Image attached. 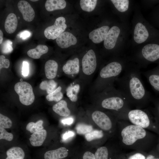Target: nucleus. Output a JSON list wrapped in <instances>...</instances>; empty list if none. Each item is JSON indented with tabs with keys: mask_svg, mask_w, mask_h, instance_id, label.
Returning a JSON list of instances; mask_svg holds the SVG:
<instances>
[{
	"mask_svg": "<svg viewBox=\"0 0 159 159\" xmlns=\"http://www.w3.org/2000/svg\"><path fill=\"white\" fill-rule=\"evenodd\" d=\"M140 67L135 63H128L122 75L116 80L119 89L128 102L143 104L151 99V95L142 81Z\"/></svg>",
	"mask_w": 159,
	"mask_h": 159,
	"instance_id": "f257e3e1",
	"label": "nucleus"
},
{
	"mask_svg": "<svg viewBox=\"0 0 159 159\" xmlns=\"http://www.w3.org/2000/svg\"><path fill=\"white\" fill-rule=\"evenodd\" d=\"M135 13L132 30L134 44H140L159 39V30L146 21L139 12Z\"/></svg>",
	"mask_w": 159,
	"mask_h": 159,
	"instance_id": "f03ea898",
	"label": "nucleus"
},
{
	"mask_svg": "<svg viewBox=\"0 0 159 159\" xmlns=\"http://www.w3.org/2000/svg\"><path fill=\"white\" fill-rule=\"evenodd\" d=\"M140 68L159 62V39L147 42L130 58Z\"/></svg>",
	"mask_w": 159,
	"mask_h": 159,
	"instance_id": "7ed1b4c3",
	"label": "nucleus"
},
{
	"mask_svg": "<svg viewBox=\"0 0 159 159\" xmlns=\"http://www.w3.org/2000/svg\"><path fill=\"white\" fill-rule=\"evenodd\" d=\"M128 62L122 57L111 62L103 67L100 72V76L102 81L103 87H105L116 80L123 72Z\"/></svg>",
	"mask_w": 159,
	"mask_h": 159,
	"instance_id": "20e7f679",
	"label": "nucleus"
},
{
	"mask_svg": "<svg viewBox=\"0 0 159 159\" xmlns=\"http://www.w3.org/2000/svg\"><path fill=\"white\" fill-rule=\"evenodd\" d=\"M103 96L104 97L101 102V106L107 109L120 110L125 107L128 102L119 90L111 86L107 87Z\"/></svg>",
	"mask_w": 159,
	"mask_h": 159,
	"instance_id": "39448f33",
	"label": "nucleus"
},
{
	"mask_svg": "<svg viewBox=\"0 0 159 159\" xmlns=\"http://www.w3.org/2000/svg\"><path fill=\"white\" fill-rule=\"evenodd\" d=\"M146 132L143 128L135 125H129L122 130L121 135L122 141L125 144L131 145L138 140L144 138Z\"/></svg>",
	"mask_w": 159,
	"mask_h": 159,
	"instance_id": "423d86ee",
	"label": "nucleus"
},
{
	"mask_svg": "<svg viewBox=\"0 0 159 159\" xmlns=\"http://www.w3.org/2000/svg\"><path fill=\"white\" fill-rule=\"evenodd\" d=\"M125 27L123 24L121 27L115 25L110 28L104 41V46L106 49H113L119 38L126 37L127 31Z\"/></svg>",
	"mask_w": 159,
	"mask_h": 159,
	"instance_id": "0eeeda50",
	"label": "nucleus"
},
{
	"mask_svg": "<svg viewBox=\"0 0 159 159\" xmlns=\"http://www.w3.org/2000/svg\"><path fill=\"white\" fill-rule=\"evenodd\" d=\"M14 90L18 95L20 102L25 105L32 104L34 102L35 96L32 87L26 82H19L14 86Z\"/></svg>",
	"mask_w": 159,
	"mask_h": 159,
	"instance_id": "6e6552de",
	"label": "nucleus"
},
{
	"mask_svg": "<svg viewBox=\"0 0 159 159\" xmlns=\"http://www.w3.org/2000/svg\"><path fill=\"white\" fill-rule=\"evenodd\" d=\"M65 18L61 16L57 18L54 24L47 27L44 31L45 37L48 39H56L64 32L67 27Z\"/></svg>",
	"mask_w": 159,
	"mask_h": 159,
	"instance_id": "1a4fd4ad",
	"label": "nucleus"
},
{
	"mask_svg": "<svg viewBox=\"0 0 159 159\" xmlns=\"http://www.w3.org/2000/svg\"><path fill=\"white\" fill-rule=\"evenodd\" d=\"M128 116L130 121L133 124L143 128L148 127L150 124V121L147 114L140 109H135L130 111Z\"/></svg>",
	"mask_w": 159,
	"mask_h": 159,
	"instance_id": "9d476101",
	"label": "nucleus"
},
{
	"mask_svg": "<svg viewBox=\"0 0 159 159\" xmlns=\"http://www.w3.org/2000/svg\"><path fill=\"white\" fill-rule=\"evenodd\" d=\"M82 63L84 74L90 75L95 72L97 67V59L95 53L93 50H88L84 55Z\"/></svg>",
	"mask_w": 159,
	"mask_h": 159,
	"instance_id": "9b49d317",
	"label": "nucleus"
},
{
	"mask_svg": "<svg viewBox=\"0 0 159 159\" xmlns=\"http://www.w3.org/2000/svg\"><path fill=\"white\" fill-rule=\"evenodd\" d=\"M92 117L94 122L101 129L108 130L112 127L111 121L105 113L100 111H95L92 113Z\"/></svg>",
	"mask_w": 159,
	"mask_h": 159,
	"instance_id": "f8f14e48",
	"label": "nucleus"
},
{
	"mask_svg": "<svg viewBox=\"0 0 159 159\" xmlns=\"http://www.w3.org/2000/svg\"><path fill=\"white\" fill-rule=\"evenodd\" d=\"M142 73L154 91L159 93V62L155 67Z\"/></svg>",
	"mask_w": 159,
	"mask_h": 159,
	"instance_id": "ddd939ff",
	"label": "nucleus"
},
{
	"mask_svg": "<svg viewBox=\"0 0 159 159\" xmlns=\"http://www.w3.org/2000/svg\"><path fill=\"white\" fill-rule=\"evenodd\" d=\"M56 41L58 46L62 48H68L76 44L77 42L75 37L68 32H63L56 39Z\"/></svg>",
	"mask_w": 159,
	"mask_h": 159,
	"instance_id": "4468645a",
	"label": "nucleus"
},
{
	"mask_svg": "<svg viewBox=\"0 0 159 159\" xmlns=\"http://www.w3.org/2000/svg\"><path fill=\"white\" fill-rule=\"evenodd\" d=\"M17 6L24 20L30 22L34 19L35 12L29 3L25 0H21L18 2Z\"/></svg>",
	"mask_w": 159,
	"mask_h": 159,
	"instance_id": "2eb2a0df",
	"label": "nucleus"
},
{
	"mask_svg": "<svg viewBox=\"0 0 159 159\" xmlns=\"http://www.w3.org/2000/svg\"><path fill=\"white\" fill-rule=\"evenodd\" d=\"M110 28L108 25H104L95 29L89 34V39L95 43H99L104 41Z\"/></svg>",
	"mask_w": 159,
	"mask_h": 159,
	"instance_id": "dca6fc26",
	"label": "nucleus"
},
{
	"mask_svg": "<svg viewBox=\"0 0 159 159\" xmlns=\"http://www.w3.org/2000/svg\"><path fill=\"white\" fill-rule=\"evenodd\" d=\"M62 69L64 72L67 74H77L80 70L79 59L75 58L73 59L68 60L63 66Z\"/></svg>",
	"mask_w": 159,
	"mask_h": 159,
	"instance_id": "f3484780",
	"label": "nucleus"
},
{
	"mask_svg": "<svg viewBox=\"0 0 159 159\" xmlns=\"http://www.w3.org/2000/svg\"><path fill=\"white\" fill-rule=\"evenodd\" d=\"M68 155L67 149L63 147L57 149L48 150L44 154V159H61L66 157Z\"/></svg>",
	"mask_w": 159,
	"mask_h": 159,
	"instance_id": "a211bd4d",
	"label": "nucleus"
},
{
	"mask_svg": "<svg viewBox=\"0 0 159 159\" xmlns=\"http://www.w3.org/2000/svg\"><path fill=\"white\" fill-rule=\"evenodd\" d=\"M47 134V131L44 129H42L33 133L29 138L32 145L34 147L41 146L46 138Z\"/></svg>",
	"mask_w": 159,
	"mask_h": 159,
	"instance_id": "6ab92c4d",
	"label": "nucleus"
},
{
	"mask_svg": "<svg viewBox=\"0 0 159 159\" xmlns=\"http://www.w3.org/2000/svg\"><path fill=\"white\" fill-rule=\"evenodd\" d=\"M58 64L55 61L49 60L46 62L44 66L45 75L49 79H52L56 77L57 74Z\"/></svg>",
	"mask_w": 159,
	"mask_h": 159,
	"instance_id": "aec40b11",
	"label": "nucleus"
},
{
	"mask_svg": "<svg viewBox=\"0 0 159 159\" xmlns=\"http://www.w3.org/2000/svg\"><path fill=\"white\" fill-rule=\"evenodd\" d=\"M18 25V20L16 15L13 13L8 14L4 23V28L6 32L11 34L16 30Z\"/></svg>",
	"mask_w": 159,
	"mask_h": 159,
	"instance_id": "412c9836",
	"label": "nucleus"
},
{
	"mask_svg": "<svg viewBox=\"0 0 159 159\" xmlns=\"http://www.w3.org/2000/svg\"><path fill=\"white\" fill-rule=\"evenodd\" d=\"M52 109L55 113L62 117H67L70 114V111L67 107V103L63 100L54 105Z\"/></svg>",
	"mask_w": 159,
	"mask_h": 159,
	"instance_id": "4be33fe9",
	"label": "nucleus"
},
{
	"mask_svg": "<svg viewBox=\"0 0 159 159\" xmlns=\"http://www.w3.org/2000/svg\"><path fill=\"white\" fill-rule=\"evenodd\" d=\"M6 157L5 159H24L25 153L23 150L18 147H13L6 152Z\"/></svg>",
	"mask_w": 159,
	"mask_h": 159,
	"instance_id": "5701e85b",
	"label": "nucleus"
},
{
	"mask_svg": "<svg viewBox=\"0 0 159 159\" xmlns=\"http://www.w3.org/2000/svg\"><path fill=\"white\" fill-rule=\"evenodd\" d=\"M66 6V2L64 0H47L45 4L46 9L49 11L64 9Z\"/></svg>",
	"mask_w": 159,
	"mask_h": 159,
	"instance_id": "b1692460",
	"label": "nucleus"
},
{
	"mask_svg": "<svg viewBox=\"0 0 159 159\" xmlns=\"http://www.w3.org/2000/svg\"><path fill=\"white\" fill-rule=\"evenodd\" d=\"M48 48L46 45L39 44L34 49L29 50L27 52L28 55L34 59H39L43 54L47 53Z\"/></svg>",
	"mask_w": 159,
	"mask_h": 159,
	"instance_id": "393cba45",
	"label": "nucleus"
},
{
	"mask_svg": "<svg viewBox=\"0 0 159 159\" xmlns=\"http://www.w3.org/2000/svg\"><path fill=\"white\" fill-rule=\"evenodd\" d=\"M115 8L122 14H124L129 10L130 1L128 0H111Z\"/></svg>",
	"mask_w": 159,
	"mask_h": 159,
	"instance_id": "a878e982",
	"label": "nucleus"
},
{
	"mask_svg": "<svg viewBox=\"0 0 159 159\" xmlns=\"http://www.w3.org/2000/svg\"><path fill=\"white\" fill-rule=\"evenodd\" d=\"M57 84L53 80H45L42 82L40 84V88L43 90H46L49 94L53 92L56 88Z\"/></svg>",
	"mask_w": 159,
	"mask_h": 159,
	"instance_id": "bb28decb",
	"label": "nucleus"
},
{
	"mask_svg": "<svg viewBox=\"0 0 159 159\" xmlns=\"http://www.w3.org/2000/svg\"><path fill=\"white\" fill-rule=\"evenodd\" d=\"M80 86L78 84L70 86L67 89V95L72 102H76L77 100V94L79 92Z\"/></svg>",
	"mask_w": 159,
	"mask_h": 159,
	"instance_id": "cd10ccee",
	"label": "nucleus"
},
{
	"mask_svg": "<svg viewBox=\"0 0 159 159\" xmlns=\"http://www.w3.org/2000/svg\"><path fill=\"white\" fill-rule=\"evenodd\" d=\"M97 1V0H81L80 5L81 8L83 11L91 12L95 9Z\"/></svg>",
	"mask_w": 159,
	"mask_h": 159,
	"instance_id": "c85d7f7f",
	"label": "nucleus"
},
{
	"mask_svg": "<svg viewBox=\"0 0 159 159\" xmlns=\"http://www.w3.org/2000/svg\"><path fill=\"white\" fill-rule=\"evenodd\" d=\"M62 88L60 86L57 87L54 91L46 96V99L49 101L59 102L63 98V95L61 92Z\"/></svg>",
	"mask_w": 159,
	"mask_h": 159,
	"instance_id": "c756f323",
	"label": "nucleus"
},
{
	"mask_svg": "<svg viewBox=\"0 0 159 159\" xmlns=\"http://www.w3.org/2000/svg\"><path fill=\"white\" fill-rule=\"evenodd\" d=\"M151 24L159 30V4L153 9L151 14Z\"/></svg>",
	"mask_w": 159,
	"mask_h": 159,
	"instance_id": "7c9ffc66",
	"label": "nucleus"
},
{
	"mask_svg": "<svg viewBox=\"0 0 159 159\" xmlns=\"http://www.w3.org/2000/svg\"><path fill=\"white\" fill-rule=\"evenodd\" d=\"M43 122L42 120H39L35 123L30 122L26 126V130L31 133L43 129L42 126Z\"/></svg>",
	"mask_w": 159,
	"mask_h": 159,
	"instance_id": "2f4dec72",
	"label": "nucleus"
},
{
	"mask_svg": "<svg viewBox=\"0 0 159 159\" xmlns=\"http://www.w3.org/2000/svg\"><path fill=\"white\" fill-rule=\"evenodd\" d=\"M103 136V133L101 130H94L85 134L86 140L89 142L93 140L100 139Z\"/></svg>",
	"mask_w": 159,
	"mask_h": 159,
	"instance_id": "473e14b6",
	"label": "nucleus"
},
{
	"mask_svg": "<svg viewBox=\"0 0 159 159\" xmlns=\"http://www.w3.org/2000/svg\"><path fill=\"white\" fill-rule=\"evenodd\" d=\"M76 130L78 134L84 135L92 131L93 127L91 125L80 123L77 125Z\"/></svg>",
	"mask_w": 159,
	"mask_h": 159,
	"instance_id": "72a5a7b5",
	"label": "nucleus"
},
{
	"mask_svg": "<svg viewBox=\"0 0 159 159\" xmlns=\"http://www.w3.org/2000/svg\"><path fill=\"white\" fill-rule=\"evenodd\" d=\"M95 155V159H108V151L107 148L103 146L98 148Z\"/></svg>",
	"mask_w": 159,
	"mask_h": 159,
	"instance_id": "f704fd0d",
	"label": "nucleus"
},
{
	"mask_svg": "<svg viewBox=\"0 0 159 159\" xmlns=\"http://www.w3.org/2000/svg\"><path fill=\"white\" fill-rule=\"evenodd\" d=\"M12 125L11 120L8 117L0 114V127L4 128H9Z\"/></svg>",
	"mask_w": 159,
	"mask_h": 159,
	"instance_id": "c9c22d12",
	"label": "nucleus"
},
{
	"mask_svg": "<svg viewBox=\"0 0 159 159\" xmlns=\"http://www.w3.org/2000/svg\"><path fill=\"white\" fill-rule=\"evenodd\" d=\"M13 138L12 133L7 132L4 128L0 127V139H5L8 141H11Z\"/></svg>",
	"mask_w": 159,
	"mask_h": 159,
	"instance_id": "e433bc0d",
	"label": "nucleus"
},
{
	"mask_svg": "<svg viewBox=\"0 0 159 159\" xmlns=\"http://www.w3.org/2000/svg\"><path fill=\"white\" fill-rule=\"evenodd\" d=\"M12 42L9 40H7L3 43L1 49L2 53L7 54L11 52L13 50Z\"/></svg>",
	"mask_w": 159,
	"mask_h": 159,
	"instance_id": "4c0bfd02",
	"label": "nucleus"
},
{
	"mask_svg": "<svg viewBox=\"0 0 159 159\" xmlns=\"http://www.w3.org/2000/svg\"><path fill=\"white\" fill-rule=\"evenodd\" d=\"M10 65V62L9 59H6L3 55L0 56V69L2 68H8Z\"/></svg>",
	"mask_w": 159,
	"mask_h": 159,
	"instance_id": "58836bf2",
	"label": "nucleus"
},
{
	"mask_svg": "<svg viewBox=\"0 0 159 159\" xmlns=\"http://www.w3.org/2000/svg\"><path fill=\"white\" fill-rule=\"evenodd\" d=\"M75 134L74 132L72 131H68L63 134L62 136V141H65L70 138L74 137Z\"/></svg>",
	"mask_w": 159,
	"mask_h": 159,
	"instance_id": "ea45409f",
	"label": "nucleus"
},
{
	"mask_svg": "<svg viewBox=\"0 0 159 159\" xmlns=\"http://www.w3.org/2000/svg\"><path fill=\"white\" fill-rule=\"evenodd\" d=\"M29 64L28 62L24 61L22 63V75L24 76H27L29 74Z\"/></svg>",
	"mask_w": 159,
	"mask_h": 159,
	"instance_id": "a19ab883",
	"label": "nucleus"
},
{
	"mask_svg": "<svg viewBox=\"0 0 159 159\" xmlns=\"http://www.w3.org/2000/svg\"><path fill=\"white\" fill-rule=\"evenodd\" d=\"M83 159H95V155L89 151H86L83 156Z\"/></svg>",
	"mask_w": 159,
	"mask_h": 159,
	"instance_id": "79ce46f5",
	"label": "nucleus"
},
{
	"mask_svg": "<svg viewBox=\"0 0 159 159\" xmlns=\"http://www.w3.org/2000/svg\"><path fill=\"white\" fill-rule=\"evenodd\" d=\"M155 103V112L157 121L159 122V100H156Z\"/></svg>",
	"mask_w": 159,
	"mask_h": 159,
	"instance_id": "37998d69",
	"label": "nucleus"
},
{
	"mask_svg": "<svg viewBox=\"0 0 159 159\" xmlns=\"http://www.w3.org/2000/svg\"><path fill=\"white\" fill-rule=\"evenodd\" d=\"M128 159H145V158L140 153H136L130 156Z\"/></svg>",
	"mask_w": 159,
	"mask_h": 159,
	"instance_id": "c03bdc74",
	"label": "nucleus"
},
{
	"mask_svg": "<svg viewBox=\"0 0 159 159\" xmlns=\"http://www.w3.org/2000/svg\"><path fill=\"white\" fill-rule=\"evenodd\" d=\"M31 34L30 32L28 31L25 30L19 34V36L21 38L24 39L29 37Z\"/></svg>",
	"mask_w": 159,
	"mask_h": 159,
	"instance_id": "a18cd8bd",
	"label": "nucleus"
},
{
	"mask_svg": "<svg viewBox=\"0 0 159 159\" xmlns=\"http://www.w3.org/2000/svg\"><path fill=\"white\" fill-rule=\"evenodd\" d=\"M73 119L72 117H69L62 120L61 122L64 125H70L73 122Z\"/></svg>",
	"mask_w": 159,
	"mask_h": 159,
	"instance_id": "49530a36",
	"label": "nucleus"
},
{
	"mask_svg": "<svg viewBox=\"0 0 159 159\" xmlns=\"http://www.w3.org/2000/svg\"><path fill=\"white\" fill-rule=\"evenodd\" d=\"M3 33L1 30H0V44H2L3 41Z\"/></svg>",
	"mask_w": 159,
	"mask_h": 159,
	"instance_id": "de8ad7c7",
	"label": "nucleus"
},
{
	"mask_svg": "<svg viewBox=\"0 0 159 159\" xmlns=\"http://www.w3.org/2000/svg\"><path fill=\"white\" fill-rule=\"evenodd\" d=\"M155 158L154 156L150 155H148L146 159H155Z\"/></svg>",
	"mask_w": 159,
	"mask_h": 159,
	"instance_id": "09e8293b",
	"label": "nucleus"
},
{
	"mask_svg": "<svg viewBox=\"0 0 159 159\" xmlns=\"http://www.w3.org/2000/svg\"><path fill=\"white\" fill-rule=\"evenodd\" d=\"M31 1H38V0H30Z\"/></svg>",
	"mask_w": 159,
	"mask_h": 159,
	"instance_id": "8fccbe9b",
	"label": "nucleus"
},
{
	"mask_svg": "<svg viewBox=\"0 0 159 159\" xmlns=\"http://www.w3.org/2000/svg\"><path fill=\"white\" fill-rule=\"evenodd\" d=\"M22 79H21L20 80V82H22Z\"/></svg>",
	"mask_w": 159,
	"mask_h": 159,
	"instance_id": "3c124183",
	"label": "nucleus"
},
{
	"mask_svg": "<svg viewBox=\"0 0 159 159\" xmlns=\"http://www.w3.org/2000/svg\"><path fill=\"white\" fill-rule=\"evenodd\" d=\"M155 159H159V158H155Z\"/></svg>",
	"mask_w": 159,
	"mask_h": 159,
	"instance_id": "603ef678",
	"label": "nucleus"
}]
</instances>
